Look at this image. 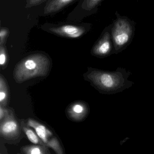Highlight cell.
Instances as JSON below:
<instances>
[{
    "label": "cell",
    "mask_w": 154,
    "mask_h": 154,
    "mask_svg": "<svg viewBox=\"0 0 154 154\" xmlns=\"http://www.w3.org/2000/svg\"><path fill=\"white\" fill-rule=\"evenodd\" d=\"M23 130L26 135L28 138L32 143L35 144H39V145L46 146L45 143L41 140V139L38 136L37 134H36L31 129L26 126H24Z\"/></svg>",
    "instance_id": "12"
},
{
    "label": "cell",
    "mask_w": 154,
    "mask_h": 154,
    "mask_svg": "<svg viewBox=\"0 0 154 154\" xmlns=\"http://www.w3.org/2000/svg\"><path fill=\"white\" fill-rule=\"evenodd\" d=\"M6 112H7V110L5 109L2 106L0 105V120L1 121L4 119L6 115Z\"/></svg>",
    "instance_id": "18"
},
{
    "label": "cell",
    "mask_w": 154,
    "mask_h": 154,
    "mask_svg": "<svg viewBox=\"0 0 154 154\" xmlns=\"http://www.w3.org/2000/svg\"><path fill=\"white\" fill-rule=\"evenodd\" d=\"M112 24L106 27L91 50V54L100 58L107 57L112 54L113 45L111 34Z\"/></svg>",
    "instance_id": "5"
},
{
    "label": "cell",
    "mask_w": 154,
    "mask_h": 154,
    "mask_svg": "<svg viewBox=\"0 0 154 154\" xmlns=\"http://www.w3.org/2000/svg\"><path fill=\"white\" fill-rule=\"evenodd\" d=\"M76 0H48L45 8L44 14L49 15L57 13Z\"/></svg>",
    "instance_id": "8"
},
{
    "label": "cell",
    "mask_w": 154,
    "mask_h": 154,
    "mask_svg": "<svg viewBox=\"0 0 154 154\" xmlns=\"http://www.w3.org/2000/svg\"><path fill=\"white\" fill-rule=\"evenodd\" d=\"M89 112V106L86 103L82 102L74 103L66 110V113L69 119L77 122L84 119Z\"/></svg>",
    "instance_id": "7"
},
{
    "label": "cell",
    "mask_w": 154,
    "mask_h": 154,
    "mask_svg": "<svg viewBox=\"0 0 154 154\" xmlns=\"http://www.w3.org/2000/svg\"><path fill=\"white\" fill-rule=\"evenodd\" d=\"M9 34L10 31L8 28L6 27L1 28L0 29V45H5Z\"/></svg>",
    "instance_id": "16"
},
{
    "label": "cell",
    "mask_w": 154,
    "mask_h": 154,
    "mask_svg": "<svg viewBox=\"0 0 154 154\" xmlns=\"http://www.w3.org/2000/svg\"><path fill=\"white\" fill-rule=\"evenodd\" d=\"M46 0H26V8H29L38 6L43 3Z\"/></svg>",
    "instance_id": "17"
},
{
    "label": "cell",
    "mask_w": 154,
    "mask_h": 154,
    "mask_svg": "<svg viewBox=\"0 0 154 154\" xmlns=\"http://www.w3.org/2000/svg\"><path fill=\"white\" fill-rule=\"evenodd\" d=\"M130 71L119 67L116 71H108L90 68L86 75L88 81L101 93L113 94L131 88L134 83L128 80Z\"/></svg>",
    "instance_id": "1"
},
{
    "label": "cell",
    "mask_w": 154,
    "mask_h": 154,
    "mask_svg": "<svg viewBox=\"0 0 154 154\" xmlns=\"http://www.w3.org/2000/svg\"><path fill=\"white\" fill-rule=\"evenodd\" d=\"M28 125L33 128L38 136L46 146L47 143L53 136L52 131H50L45 125L32 119H29L27 122Z\"/></svg>",
    "instance_id": "9"
},
{
    "label": "cell",
    "mask_w": 154,
    "mask_h": 154,
    "mask_svg": "<svg viewBox=\"0 0 154 154\" xmlns=\"http://www.w3.org/2000/svg\"><path fill=\"white\" fill-rule=\"evenodd\" d=\"M0 125V133L2 137L5 138L12 139L19 136V124L11 111L7 110L5 117L3 120L1 121Z\"/></svg>",
    "instance_id": "6"
},
{
    "label": "cell",
    "mask_w": 154,
    "mask_h": 154,
    "mask_svg": "<svg viewBox=\"0 0 154 154\" xmlns=\"http://www.w3.org/2000/svg\"><path fill=\"white\" fill-rule=\"evenodd\" d=\"M103 0H84L82 8L86 11L94 12L96 9Z\"/></svg>",
    "instance_id": "13"
},
{
    "label": "cell",
    "mask_w": 154,
    "mask_h": 154,
    "mask_svg": "<svg viewBox=\"0 0 154 154\" xmlns=\"http://www.w3.org/2000/svg\"><path fill=\"white\" fill-rule=\"evenodd\" d=\"M46 146L53 149L57 154H63L64 153L59 141L56 137H53L49 140L47 143Z\"/></svg>",
    "instance_id": "14"
},
{
    "label": "cell",
    "mask_w": 154,
    "mask_h": 154,
    "mask_svg": "<svg viewBox=\"0 0 154 154\" xmlns=\"http://www.w3.org/2000/svg\"><path fill=\"white\" fill-rule=\"evenodd\" d=\"M9 99L8 87L2 75L0 76V103L4 107L7 105Z\"/></svg>",
    "instance_id": "11"
},
{
    "label": "cell",
    "mask_w": 154,
    "mask_h": 154,
    "mask_svg": "<svg viewBox=\"0 0 154 154\" xmlns=\"http://www.w3.org/2000/svg\"><path fill=\"white\" fill-rule=\"evenodd\" d=\"M8 60V55L5 45H0V65L4 66Z\"/></svg>",
    "instance_id": "15"
},
{
    "label": "cell",
    "mask_w": 154,
    "mask_h": 154,
    "mask_svg": "<svg viewBox=\"0 0 154 154\" xmlns=\"http://www.w3.org/2000/svg\"><path fill=\"white\" fill-rule=\"evenodd\" d=\"M117 19L112 24L111 34L113 45V54H119L131 44L135 31V23L116 12Z\"/></svg>",
    "instance_id": "3"
},
{
    "label": "cell",
    "mask_w": 154,
    "mask_h": 154,
    "mask_svg": "<svg viewBox=\"0 0 154 154\" xmlns=\"http://www.w3.org/2000/svg\"><path fill=\"white\" fill-rule=\"evenodd\" d=\"M44 145H30L21 148V151L27 154H50L49 150Z\"/></svg>",
    "instance_id": "10"
},
{
    "label": "cell",
    "mask_w": 154,
    "mask_h": 154,
    "mask_svg": "<svg viewBox=\"0 0 154 154\" xmlns=\"http://www.w3.org/2000/svg\"><path fill=\"white\" fill-rule=\"evenodd\" d=\"M43 30L56 35L67 38H80L90 30L91 26L71 24H47L43 25Z\"/></svg>",
    "instance_id": "4"
},
{
    "label": "cell",
    "mask_w": 154,
    "mask_h": 154,
    "mask_svg": "<svg viewBox=\"0 0 154 154\" xmlns=\"http://www.w3.org/2000/svg\"><path fill=\"white\" fill-rule=\"evenodd\" d=\"M50 60L41 53L32 54L20 61L15 66L13 77L18 83L32 78L46 76L49 71Z\"/></svg>",
    "instance_id": "2"
}]
</instances>
